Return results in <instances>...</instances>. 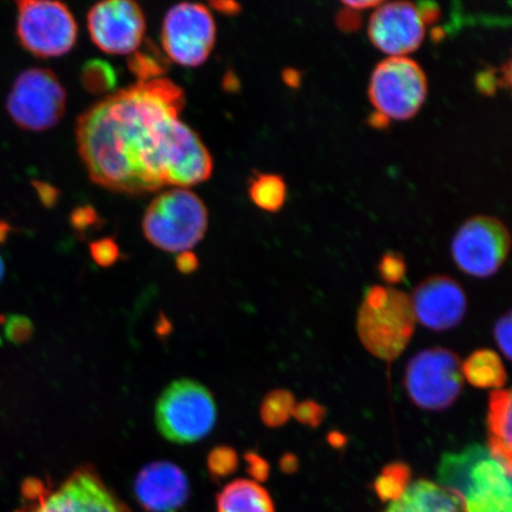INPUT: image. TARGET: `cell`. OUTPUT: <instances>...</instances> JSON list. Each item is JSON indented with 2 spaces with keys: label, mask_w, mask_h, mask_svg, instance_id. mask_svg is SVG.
<instances>
[{
  "label": "cell",
  "mask_w": 512,
  "mask_h": 512,
  "mask_svg": "<svg viewBox=\"0 0 512 512\" xmlns=\"http://www.w3.org/2000/svg\"><path fill=\"white\" fill-rule=\"evenodd\" d=\"M386 512H467L463 498L435 484L421 479L409 484L400 498L392 502Z\"/></svg>",
  "instance_id": "17"
},
{
  "label": "cell",
  "mask_w": 512,
  "mask_h": 512,
  "mask_svg": "<svg viewBox=\"0 0 512 512\" xmlns=\"http://www.w3.org/2000/svg\"><path fill=\"white\" fill-rule=\"evenodd\" d=\"M206 204L195 192L185 188L163 191L143 217V233L147 241L169 253L191 251L208 230Z\"/></svg>",
  "instance_id": "4"
},
{
  "label": "cell",
  "mask_w": 512,
  "mask_h": 512,
  "mask_svg": "<svg viewBox=\"0 0 512 512\" xmlns=\"http://www.w3.org/2000/svg\"><path fill=\"white\" fill-rule=\"evenodd\" d=\"M441 486L463 498L467 512H511V470L475 444L447 452L438 466Z\"/></svg>",
  "instance_id": "2"
},
{
  "label": "cell",
  "mask_w": 512,
  "mask_h": 512,
  "mask_svg": "<svg viewBox=\"0 0 512 512\" xmlns=\"http://www.w3.org/2000/svg\"><path fill=\"white\" fill-rule=\"evenodd\" d=\"M216 420L213 394L194 380L181 379L170 383L156 403L157 430L171 443H197L214 430Z\"/></svg>",
  "instance_id": "6"
},
{
  "label": "cell",
  "mask_w": 512,
  "mask_h": 512,
  "mask_svg": "<svg viewBox=\"0 0 512 512\" xmlns=\"http://www.w3.org/2000/svg\"><path fill=\"white\" fill-rule=\"evenodd\" d=\"M283 79L288 87L297 88L300 85V74L296 69H285Z\"/></svg>",
  "instance_id": "42"
},
{
  "label": "cell",
  "mask_w": 512,
  "mask_h": 512,
  "mask_svg": "<svg viewBox=\"0 0 512 512\" xmlns=\"http://www.w3.org/2000/svg\"><path fill=\"white\" fill-rule=\"evenodd\" d=\"M422 22L431 24L438 21L440 10L438 6L432 3L421 4L420 9L418 8Z\"/></svg>",
  "instance_id": "39"
},
{
  "label": "cell",
  "mask_w": 512,
  "mask_h": 512,
  "mask_svg": "<svg viewBox=\"0 0 512 512\" xmlns=\"http://www.w3.org/2000/svg\"><path fill=\"white\" fill-rule=\"evenodd\" d=\"M411 482V469L405 463L389 464L374 482L376 495L382 502H394L400 498Z\"/></svg>",
  "instance_id": "22"
},
{
  "label": "cell",
  "mask_w": 512,
  "mask_h": 512,
  "mask_svg": "<svg viewBox=\"0 0 512 512\" xmlns=\"http://www.w3.org/2000/svg\"><path fill=\"white\" fill-rule=\"evenodd\" d=\"M245 459L248 463L249 475L259 480V482H265L268 475H270V465L266 460L254 452L246 453Z\"/></svg>",
  "instance_id": "33"
},
{
  "label": "cell",
  "mask_w": 512,
  "mask_h": 512,
  "mask_svg": "<svg viewBox=\"0 0 512 512\" xmlns=\"http://www.w3.org/2000/svg\"><path fill=\"white\" fill-rule=\"evenodd\" d=\"M198 266H200V261H198L196 254L191 251L182 252L177 255L176 267L182 274L194 273Z\"/></svg>",
  "instance_id": "35"
},
{
  "label": "cell",
  "mask_w": 512,
  "mask_h": 512,
  "mask_svg": "<svg viewBox=\"0 0 512 512\" xmlns=\"http://www.w3.org/2000/svg\"><path fill=\"white\" fill-rule=\"evenodd\" d=\"M381 2H367V0H362V2H343L345 8L354 11H361L373 8H379Z\"/></svg>",
  "instance_id": "41"
},
{
  "label": "cell",
  "mask_w": 512,
  "mask_h": 512,
  "mask_svg": "<svg viewBox=\"0 0 512 512\" xmlns=\"http://www.w3.org/2000/svg\"><path fill=\"white\" fill-rule=\"evenodd\" d=\"M368 32L377 49L392 57H403L421 46L425 23L418 6L412 3L381 4L371 16Z\"/></svg>",
  "instance_id": "14"
},
{
  "label": "cell",
  "mask_w": 512,
  "mask_h": 512,
  "mask_svg": "<svg viewBox=\"0 0 512 512\" xmlns=\"http://www.w3.org/2000/svg\"><path fill=\"white\" fill-rule=\"evenodd\" d=\"M4 273H5V266H4V261L2 259V256H0V281L3 280L4 278Z\"/></svg>",
  "instance_id": "46"
},
{
  "label": "cell",
  "mask_w": 512,
  "mask_h": 512,
  "mask_svg": "<svg viewBox=\"0 0 512 512\" xmlns=\"http://www.w3.org/2000/svg\"><path fill=\"white\" fill-rule=\"evenodd\" d=\"M477 87L480 92L485 95H491L496 92L497 79L495 73L492 70H486L482 74L478 75Z\"/></svg>",
  "instance_id": "37"
},
{
  "label": "cell",
  "mask_w": 512,
  "mask_h": 512,
  "mask_svg": "<svg viewBox=\"0 0 512 512\" xmlns=\"http://www.w3.org/2000/svg\"><path fill=\"white\" fill-rule=\"evenodd\" d=\"M405 386L415 406L426 411H445L462 393V362L448 349L422 350L408 363Z\"/></svg>",
  "instance_id": "8"
},
{
  "label": "cell",
  "mask_w": 512,
  "mask_h": 512,
  "mask_svg": "<svg viewBox=\"0 0 512 512\" xmlns=\"http://www.w3.org/2000/svg\"><path fill=\"white\" fill-rule=\"evenodd\" d=\"M411 299L415 318L432 331L456 328L466 315V293L456 280L446 275L421 281Z\"/></svg>",
  "instance_id": "15"
},
{
  "label": "cell",
  "mask_w": 512,
  "mask_h": 512,
  "mask_svg": "<svg viewBox=\"0 0 512 512\" xmlns=\"http://www.w3.org/2000/svg\"><path fill=\"white\" fill-rule=\"evenodd\" d=\"M32 184H34L38 197H40L44 207L53 208L57 201H59L60 192L54 188L53 185L40 181H36Z\"/></svg>",
  "instance_id": "34"
},
{
  "label": "cell",
  "mask_w": 512,
  "mask_h": 512,
  "mask_svg": "<svg viewBox=\"0 0 512 512\" xmlns=\"http://www.w3.org/2000/svg\"><path fill=\"white\" fill-rule=\"evenodd\" d=\"M16 4V34L30 54L53 59L74 48L79 28L66 4L47 0H23Z\"/></svg>",
  "instance_id": "7"
},
{
  "label": "cell",
  "mask_w": 512,
  "mask_h": 512,
  "mask_svg": "<svg viewBox=\"0 0 512 512\" xmlns=\"http://www.w3.org/2000/svg\"><path fill=\"white\" fill-rule=\"evenodd\" d=\"M238 466V453L232 447L217 446L209 453L208 470L211 476L223 478L233 475Z\"/></svg>",
  "instance_id": "26"
},
{
  "label": "cell",
  "mask_w": 512,
  "mask_h": 512,
  "mask_svg": "<svg viewBox=\"0 0 512 512\" xmlns=\"http://www.w3.org/2000/svg\"><path fill=\"white\" fill-rule=\"evenodd\" d=\"M210 8L221 12L222 15L235 16L240 14L241 5L232 0H216V2L210 3Z\"/></svg>",
  "instance_id": "38"
},
{
  "label": "cell",
  "mask_w": 512,
  "mask_h": 512,
  "mask_svg": "<svg viewBox=\"0 0 512 512\" xmlns=\"http://www.w3.org/2000/svg\"><path fill=\"white\" fill-rule=\"evenodd\" d=\"M389 120L390 119H388L386 117V115L376 112V113L370 115L369 124L376 128H380V130H381V128L388 126Z\"/></svg>",
  "instance_id": "43"
},
{
  "label": "cell",
  "mask_w": 512,
  "mask_h": 512,
  "mask_svg": "<svg viewBox=\"0 0 512 512\" xmlns=\"http://www.w3.org/2000/svg\"><path fill=\"white\" fill-rule=\"evenodd\" d=\"M10 232L9 224L0 222V242H4L8 238Z\"/></svg>",
  "instance_id": "45"
},
{
  "label": "cell",
  "mask_w": 512,
  "mask_h": 512,
  "mask_svg": "<svg viewBox=\"0 0 512 512\" xmlns=\"http://www.w3.org/2000/svg\"><path fill=\"white\" fill-rule=\"evenodd\" d=\"M217 512H275L268 491L254 480L236 479L216 498Z\"/></svg>",
  "instance_id": "19"
},
{
  "label": "cell",
  "mask_w": 512,
  "mask_h": 512,
  "mask_svg": "<svg viewBox=\"0 0 512 512\" xmlns=\"http://www.w3.org/2000/svg\"><path fill=\"white\" fill-rule=\"evenodd\" d=\"M99 221L98 213L91 206H83L76 208L72 215H70V223L76 230H87L95 226Z\"/></svg>",
  "instance_id": "32"
},
{
  "label": "cell",
  "mask_w": 512,
  "mask_h": 512,
  "mask_svg": "<svg viewBox=\"0 0 512 512\" xmlns=\"http://www.w3.org/2000/svg\"><path fill=\"white\" fill-rule=\"evenodd\" d=\"M92 259L100 267H111L120 258V251L117 242L111 238L94 241L89 245Z\"/></svg>",
  "instance_id": "29"
},
{
  "label": "cell",
  "mask_w": 512,
  "mask_h": 512,
  "mask_svg": "<svg viewBox=\"0 0 512 512\" xmlns=\"http://www.w3.org/2000/svg\"><path fill=\"white\" fill-rule=\"evenodd\" d=\"M22 496L24 504L16 512H131L91 465L76 469L56 489L28 478Z\"/></svg>",
  "instance_id": "5"
},
{
  "label": "cell",
  "mask_w": 512,
  "mask_h": 512,
  "mask_svg": "<svg viewBox=\"0 0 512 512\" xmlns=\"http://www.w3.org/2000/svg\"><path fill=\"white\" fill-rule=\"evenodd\" d=\"M162 46L169 60L187 68L200 67L209 59L216 43L213 14L202 4L181 3L166 12Z\"/></svg>",
  "instance_id": "11"
},
{
  "label": "cell",
  "mask_w": 512,
  "mask_h": 512,
  "mask_svg": "<svg viewBox=\"0 0 512 512\" xmlns=\"http://www.w3.org/2000/svg\"><path fill=\"white\" fill-rule=\"evenodd\" d=\"M407 267L405 259L399 253L388 252L381 258L379 272L388 285H396L405 279Z\"/></svg>",
  "instance_id": "27"
},
{
  "label": "cell",
  "mask_w": 512,
  "mask_h": 512,
  "mask_svg": "<svg viewBox=\"0 0 512 512\" xmlns=\"http://www.w3.org/2000/svg\"><path fill=\"white\" fill-rule=\"evenodd\" d=\"M168 66V60L155 46L138 48L128 59V67L140 82L164 78Z\"/></svg>",
  "instance_id": "24"
},
{
  "label": "cell",
  "mask_w": 512,
  "mask_h": 512,
  "mask_svg": "<svg viewBox=\"0 0 512 512\" xmlns=\"http://www.w3.org/2000/svg\"><path fill=\"white\" fill-rule=\"evenodd\" d=\"M87 25L93 43L106 54L130 55L144 42V11L131 0L95 4L88 12Z\"/></svg>",
  "instance_id": "13"
},
{
  "label": "cell",
  "mask_w": 512,
  "mask_h": 512,
  "mask_svg": "<svg viewBox=\"0 0 512 512\" xmlns=\"http://www.w3.org/2000/svg\"><path fill=\"white\" fill-rule=\"evenodd\" d=\"M511 390H492L489 399L488 424L489 438L488 450L492 456L511 470L512 445V413Z\"/></svg>",
  "instance_id": "18"
},
{
  "label": "cell",
  "mask_w": 512,
  "mask_h": 512,
  "mask_svg": "<svg viewBox=\"0 0 512 512\" xmlns=\"http://www.w3.org/2000/svg\"><path fill=\"white\" fill-rule=\"evenodd\" d=\"M296 407L294 395L285 389H275L261 403L260 416L267 427L279 428L287 424Z\"/></svg>",
  "instance_id": "23"
},
{
  "label": "cell",
  "mask_w": 512,
  "mask_h": 512,
  "mask_svg": "<svg viewBox=\"0 0 512 512\" xmlns=\"http://www.w3.org/2000/svg\"><path fill=\"white\" fill-rule=\"evenodd\" d=\"M66 107V89L46 68H30L19 74L6 102L14 123L31 132L47 131L59 124Z\"/></svg>",
  "instance_id": "9"
},
{
  "label": "cell",
  "mask_w": 512,
  "mask_h": 512,
  "mask_svg": "<svg viewBox=\"0 0 512 512\" xmlns=\"http://www.w3.org/2000/svg\"><path fill=\"white\" fill-rule=\"evenodd\" d=\"M248 194L256 207L277 213L286 202L287 187L279 175L255 174L249 181Z\"/></svg>",
  "instance_id": "21"
},
{
  "label": "cell",
  "mask_w": 512,
  "mask_h": 512,
  "mask_svg": "<svg viewBox=\"0 0 512 512\" xmlns=\"http://www.w3.org/2000/svg\"><path fill=\"white\" fill-rule=\"evenodd\" d=\"M181 86L168 78L134 83L80 115L76 143L92 182L131 196L194 187L213 175L214 160L179 119Z\"/></svg>",
  "instance_id": "1"
},
{
  "label": "cell",
  "mask_w": 512,
  "mask_h": 512,
  "mask_svg": "<svg viewBox=\"0 0 512 512\" xmlns=\"http://www.w3.org/2000/svg\"><path fill=\"white\" fill-rule=\"evenodd\" d=\"M134 496L146 512H176L190 497L189 479L181 467L159 460L139 471Z\"/></svg>",
  "instance_id": "16"
},
{
  "label": "cell",
  "mask_w": 512,
  "mask_h": 512,
  "mask_svg": "<svg viewBox=\"0 0 512 512\" xmlns=\"http://www.w3.org/2000/svg\"><path fill=\"white\" fill-rule=\"evenodd\" d=\"M4 334L12 344L22 345L28 343L34 335V324L28 317L12 315L6 319Z\"/></svg>",
  "instance_id": "28"
},
{
  "label": "cell",
  "mask_w": 512,
  "mask_h": 512,
  "mask_svg": "<svg viewBox=\"0 0 512 512\" xmlns=\"http://www.w3.org/2000/svg\"><path fill=\"white\" fill-rule=\"evenodd\" d=\"M511 325V312H508L497 320L494 328L495 341L508 361L511 360Z\"/></svg>",
  "instance_id": "31"
},
{
  "label": "cell",
  "mask_w": 512,
  "mask_h": 512,
  "mask_svg": "<svg viewBox=\"0 0 512 512\" xmlns=\"http://www.w3.org/2000/svg\"><path fill=\"white\" fill-rule=\"evenodd\" d=\"M325 408L317 402L307 400L294 407L293 415L300 424L318 427L325 419Z\"/></svg>",
  "instance_id": "30"
},
{
  "label": "cell",
  "mask_w": 512,
  "mask_h": 512,
  "mask_svg": "<svg viewBox=\"0 0 512 512\" xmlns=\"http://www.w3.org/2000/svg\"><path fill=\"white\" fill-rule=\"evenodd\" d=\"M415 323L408 294L395 288L373 286L364 296L358 312L357 332L371 355L393 362L411 342Z\"/></svg>",
  "instance_id": "3"
},
{
  "label": "cell",
  "mask_w": 512,
  "mask_h": 512,
  "mask_svg": "<svg viewBox=\"0 0 512 512\" xmlns=\"http://www.w3.org/2000/svg\"><path fill=\"white\" fill-rule=\"evenodd\" d=\"M328 440L330 445L334 447H343L345 443H347V438H345L341 433L337 432L331 433Z\"/></svg>",
  "instance_id": "44"
},
{
  "label": "cell",
  "mask_w": 512,
  "mask_h": 512,
  "mask_svg": "<svg viewBox=\"0 0 512 512\" xmlns=\"http://www.w3.org/2000/svg\"><path fill=\"white\" fill-rule=\"evenodd\" d=\"M81 82L86 91L95 95L110 93L118 78L112 64L102 60L88 61L82 68Z\"/></svg>",
  "instance_id": "25"
},
{
  "label": "cell",
  "mask_w": 512,
  "mask_h": 512,
  "mask_svg": "<svg viewBox=\"0 0 512 512\" xmlns=\"http://www.w3.org/2000/svg\"><path fill=\"white\" fill-rule=\"evenodd\" d=\"M337 24L341 30L352 31L360 27V17L356 14V11L345 8L339 12L337 17Z\"/></svg>",
  "instance_id": "36"
},
{
  "label": "cell",
  "mask_w": 512,
  "mask_h": 512,
  "mask_svg": "<svg viewBox=\"0 0 512 512\" xmlns=\"http://www.w3.org/2000/svg\"><path fill=\"white\" fill-rule=\"evenodd\" d=\"M462 367L467 382L478 389H502L508 380L501 357L489 349L472 352Z\"/></svg>",
  "instance_id": "20"
},
{
  "label": "cell",
  "mask_w": 512,
  "mask_h": 512,
  "mask_svg": "<svg viewBox=\"0 0 512 512\" xmlns=\"http://www.w3.org/2000/svg\"><path fill=\"white\" fill-rule=\"evenodd\" d=\"M427 79L424 70L408 57H389L371 75L369 98L376 112L388 119L408 120L425 104Z\"/></svg>",
  "instance_id": "10"
},
{
  "label": "cell",
  "mask_w": 512,
  "mask_h": 512,
  "mask_svg": "<svg viewBox=\"0 0 512 512\" xmlns=\"http://www.w3.org/2000/svg\"><path fill=\"white\" fill-rule=\"evenodd\" d=\"M510 246V233L503 222L495 217L476 216L454 235L451 252L460 271L484 279L501 270Z\"/></svg>",
  "instance_id": "12"
},
{
  "label": "cell",
  "mask_w": 512,
  "mask_h": 512,
  "mask_svg": "<svg viewBox=\"0 0 512 512\" xmlns=\"http://www.w3.org/2000/svg\"><path fill=\"white\" fill-rule=\"evenodd\" d=\"M299 467V460L296 454L286 453L280 459V469L287 475H292V473H296Z\"/></svg>",
  "instance_id": "40"
}]
</instances>
